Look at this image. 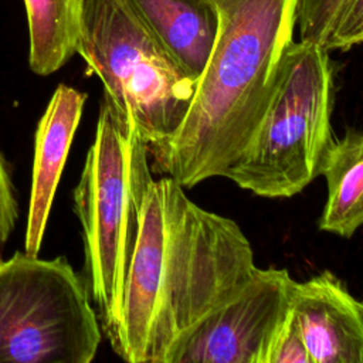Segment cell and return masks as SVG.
<instances>
[{
  "label": "cell",
  "instance_id": "cell-4",
  "mask_svg": "<svg viewBox=\"0 0 363 363\" xmlns=\"http://www.w3.org/2000/svg\"><path fill=\"white\" fill-rule=\"evenodd\" d=\"M333 68L328 50L301 40L286 48L271 101L224 177L267 199H288L320 176L333 140Z\"/></svg>",
  "mask_w": 363,
  "mask_h": 363
},
{
  "label": "cell",
  "instance_id": "cell-14",
  "mask_svg": "<svg viewBox=\"0 0 363 363\" xmlns=\"http://www.w3.org/2000/svg\"><path fill=\"white\" fill-rule=\"evenodd\" d=\"M264 363H312L291 309L277 328Z\"/></svg>",
  "mask_w": 363,
  "mask_h": 363
},
{
  "label": "cell",
  "instance_id": "cell-17",
  "mask_svg": "<svg viewBox=\"0 0 363 363\" xmlns=\"http://www.w3.org/2000/svg\"><path fill=\"white\" fill-rule=\"evenodd\" d=\"M360 301H362V302H363V296H362V299H360Z\"/></svg>",
  "mask_w": 363,
  "mask_h": 363
},
{
  "label": "cell",
  "instance_id": "cell-10",
  "mask_svg": "<svg viewBox=\"0 0 363 363\" xmlns=\"http://www.w3.org/2000/svg\"><path fill=\"white\" fill-rule=\"evenodd\" d=\"M130 3L174 60L197 79L206 67L217 33V13L211 0Z\"/></svg>",
  "mask_w": 363,
  "mask_h": 363
},
{
  "label": "cell",
  "instance_id": "cell-9",
  "mask_svg": "<svg viewBox=\"0 0 363 363\" xmlns=\"http://www.w3.org/2000/svg\"><path fill=\"white\" fill-rule=\"evenodd\" d=\"M85 101V92L60 84L38 121L24 238V251L27 254L38 255L40 252L55 191Z\"/></svg>",
  "mask_w": 363,
  "mask_h": 363
},
{
  "label": "cell",
  "instance_id": "cell-7",
  "mask_svg": "<svg viewBox=\"0 0 363 363\" xmlns=\"http://www.w3.org/2000/svg\"><path fill=\"white\" fill-rule=\"evenodd\" d=\"M294 282L285 268L257 267L238 292L180 337L164 363H264Z\"/></svg>",
  "mask_w": 363,
  "mask_h": 363
},
{
  "label": "cell",
  "instance_id": "cell-6",
  "mask_svg": "<svg viewBox=\"0 0 363 363\" xmlns=\"http://www.w3.org/2000/svg\"><path fill=\"white\" fill-rule=\"evenodd\" d=\"M91 301L64 257L0 261V363H91L104 333Z\"/></svg>",
  "mask_w": 363,
  "mask_h": 363
},
{
  "label": "cell",
  "instance_id": "cell-15",
  "mask_svg": "<svg viewBox=\"0 0 363 363\" xmlns=\"http://www.w3.org/2000/svg\"><path fill=\"white\" fill-rule=\"evenodd\" d=\"M363 44V0H346L323 43V48L349 50Z\"/></svg>",
  "mask_w": 363,
  "mask_h": 363
},
{
  "label": "cell",
  "instance_id": "cell-2",
  "mask_svg": "<svg viewBox=\"0 0 363 363\" xmlns=\"http://www.w3.org/2000/svg\"><path fill=\"white\" fill-rule=\"evenodd\" d=\"M217 33L187 113L149 150L153 173L191 189L224 177L259 123L282 57L294 41L298 0H211Z\"/></svg>",
  "mask_w": 363,
  "mask_h": 363
},
{
  "label": "cell",
  "instance_id": "cell-8",
  "mask_svg": "<svg viewBox=\"0 0 363 363\" xmlns=\"http://www.w3.org/2000/svg\"><path fill=\"white\" fill-rule=\"evenodd\" d=\"M289 309L312 363H363V302L333 272L295 281Z\"/></svg>",
  "mask_w": 363,
  "mask_h": 363
},
{
  "label": "cell",
  "instance_id": "cell-3",
  "mask_svg": "<svg viewBox=\"0 0 363 363\" xmlns=\"http://www.w3.org/2000/svg\"><path fill=\"white\" fill-rule=\"evenodd\" d=\"M153 180L149 149L135 126L102 99L72 207L81 224L84 272L108 336L116 326L140 213Z\"/></svg>",
  "mask_w": 363,
  "mask_h": 363
},
{
  "label": "cell",
  "instance_id": "cell-5",
  "mask_svg": "<svg viewBox=\"0 0 363 363\" xmlns=\"http://www.w3.org/2000/svg\"><path fill=\"white\" fill-rule=\"evenodd\" d=\"M77 54L104 86V98L153 149L182 125L193 78L166 50L130 0H85Z\"/></svg>",
  "mask_w": 363,
  "mask_h": 363
},
{
  "label": "cell",
  "instance_id": "cell-12",
  "mask_svg": "<svg viewBox=\"0 0 363 363\" xmlns=\"http://www.w3.org/2000/svg\"><path fill=\"white\" fill-rule=\"evenodd\" d=\"M28 24V64L51 75L77 54L85 0H23Z\"/></svg>",
  "mask_w": 363,
  "mask_h": 363
},
{
  "label": "cell",
  "instance_id": "cell-16",
  "mask_svg": "<svg viewBox=\"0 0 363 363\" xmlns=\"http://www.w3.org/2000/svg\"><path fill=\"white\" fill-rule=\"evenodd\" d=\"M18 220V203L10 164L0 150V251Z\"/></svg>",
  "mask_w": 363,
  "mask_h": 363
},
{
  "label": "cell",
  "instance_id": "cell-13",
  "mask_svg": "<svg viewBox=\"0 0 363 363\" xmlns=\"http://www.w3.org/2000/svg\"><path fill=\"white\" fill-rule=\"evenodd\" d=\"M346 0H298L296 24L301 40L323 43Z\"/></svg>",
  "mask_w": 363,
  "mask_h": 363
},
{
  "label": "cell",
  "instance_id": "cell-1",
  "mask_svg": "<svg viewBox=\"0 0 363 363\" xmlns=\"http://www.w3.org/2000/svg\"><path fill=\"white\" fill-rule=\"evenodd\" d=\"M252 247L231 218L196 204L163 176L149 184L119 320L106 336L129 363H164L173 346L254 274Z\"/></svg>",
  "mask_w": 363,
  "mask_h": 363
},
{
  "label": "cell",
  "instance_id": "cell-11",
  "mask_svg": "<svg viewBox=\"0 0 363 363\" xmlns=\"http://www.w3.org/2000/svg\"><path fill=\"white\" fill-rule=\"evenodd\" d=\"M320 176L328 184V199L318 227L350 238L363 227V129L349 128L342 136L333 138Z\"/></svg>",
  "mask_w": 363,
  "mask_h": 363
}]
</instances>
